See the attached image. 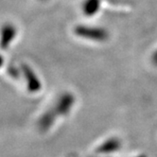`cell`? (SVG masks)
Wrapping results in <instances>:
<instances>
[{
	"label": "cell",
	"instance_id": "6da1fadb",
	"mask_svg": "<svg viewBox=\"0 0 157 157\" xmlns=\"http://www.w3.org/2000/svg\"><path fill=\"white\" fill-rule=\"evenodd\" d=\"M78 33L81 36H84L90 39H95V40H103L106 36V34L98 29H80L78 30Z\"/></svg>",
	"mask_w": 157,
	"mask_h": 157
},
{
	"label": "cell",
	"instance_id": "7a4b0ae2",
	"mask_svg": "<svg viewBox=\"0 0 157 157\" xmlns=\"http://www.w3.org/2000/svg\"><path fill=\"white\" fill-rule=\"evenodd\" d=\"M15 31L14 29L10 26L5 27V29L2 31V36H1V46L3 48H6L8 44H10L9 42L10 40H13V38L14 37Z\"/></svg>",
	"mask_w": 157,
	"mask_h": 157
},
{
	"label": "cell",
	"instance_id": "3957f363",
	"mask_svg": "<svg viewBox=\"0 0 157 157\" xmlns=\"http://www.w3.org/2000/svg\"><path fill=\"white\" fill-rule=\"evenodd\" d=\"M1 62H2V59H1V57H0V63H1Z\"/></svg>",
	"mask_w": 157,
	"mask_h": 157
},
{
	"label": "cell",
	"instance_id": "277c9868",
	"mask_svg": "<svg viewBox=\"0 0 157 157\" xmlns=\"http://www.w3.org/2000/svg\"><path fill=\"white\" fill-rule=\"evenodd\" d=\"M155 60H156V61H157V54H156V59H155Z\"/></svg>",
	"mask_w": 157,
	"mask_h": 157
}]
</instances>
